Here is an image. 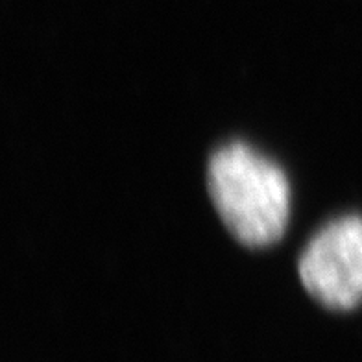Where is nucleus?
<instances>
[{"mask_svg": "<svg viewBox=\"0 0 362 362\" xmlns=\"http://www.w3.org/2000/svg\"><path fill=\"white\" fill-rule=\"evenodd\" d=\"M307 294L333 310L362 303V216L346 215L318 229L298 259Z\"/></svg>", "mask_w": 362, "mask_h": 362, "instance_id": "nucleus-2", "label": "nucleus"}, {"mask_svg": "<svg viewBox=\"0 0 362 362\" xmlns=\"http://www.w3.org/2000/svg\"><path fill=\"white\" fill-rule=\"evenodd\" d=\"M207 192L224 228L246 248H267L291 218V183L283 168L243 141L211 153Z\"/></svg>", "mask_w": 362, "mask_h": 362, "instance_id": "nucleus-1", "label": "nucleus"}]
</instances>
